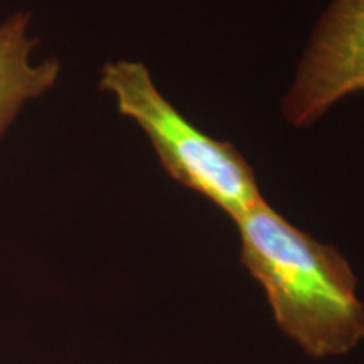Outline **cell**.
Listing matches in <instances>:
<instances>
[{"label":"cell","instance_id":"277c9868","mask_svg":"<svg viewBox=\"0 0 364 364\" xmlns=\"http://www.w3.org/2000/svg\"><path fill=\"white\" fill-rule=\"evenodd\" d=\"M38 44L31 34V12L17 11L0 22V139L22 108L48 93L59 78L58 59L33 61Z\"/></svg>","mask_w":364,"mask_h":364},{"label":"cell","instance_id":"6da1fadb","mask_svg":"<svg viewBox=\"0 0 364 364\" xmlns=\"http://www.w3.org/2000/svg\"><path fill=\"white\" fill-rule=\"evenodd\" d=\"M241 265L265 290L273 318L314 359L339 358L364 341L358 279L334 245L314 240L263 201L236 221Z\"/></svg>","mask_w":364,"mask_h":364},{"label":"cell","instance_id":"7a4b0ae2","mask_svg":"<svg viewBox=\"0 0 364 364\" xmlns=\"http://www.w3.org/2000/svg\"><path fill=\"white\" fill-rule=\"evenodd\" d=\"M100 88L112 93L118 112L145 132L172 179L203 194L235 223L265 201L238 149L189 124L162 97L142 63H107Z\"/></svg>","mask_w":364,"mask_h":364},{"label":"cell","instance_id":"3957f363","mask_svg":"<svg viewBox=\"0 0 364 364\" xmlns=\"http://www.w3.org/2000/svg\"><path fill=\"white\" fill-rule=\"evenodd\" d=\"M359 91H364V0H332L314 29L284 113L292 125L307 127Z\"/></svg>","mask_w":364,"mask_h":364}]
</instances>
